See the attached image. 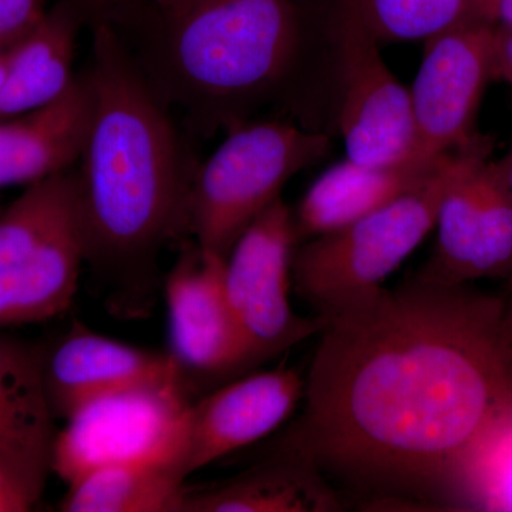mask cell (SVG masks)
Instances as JSON below:
<instances>
[{
  "mask_svg": "<svg viewBox=\"0 0 512 512\" xmlns=\"http://www.w3.org/2000/svg\"><path fill=\"white\" fill-rule=\"evenodd\" d=\"M491 79L512 86V26L494 25Z\"/></svg>",
  "mask_w": 512,
  "mask_h": 512,
  "instance_id": "d4e9b609",
  "label": "cell"
},
{
  "mask_svg": "<svg viewBox=\"0 0 512 512\" xmlns=\"http://www.w3.org/2000/svg\"><path fill=\"white\" fill-rule=\"evenodd\" d=\"M225 259L192 241L165 279L170 355L187 380L251 367L225 291Z\"/></svg>",
  "mask_w": 512,
  "mask_h": 512,
  "instance_id": "7c38bea8",
  "label": "cell"
},
{
  "mask_svg": "<svg viewBox=\"0 0 512 512\" xmlns=\"http://www.w3.org/2000/svg\"><path fill=\"white\" fill-rule=\"evenodd\" d=\"M90 117L86 77L42 109L0 120V190L70 170L82 153Z\"/></svg>",
  "mask_w": 512,
  "mask_h": 512,
  "instance_id": "2e32d148",
  "label": "cell"
},
{
  "mask_svg": "<svg viewBox=\"0 0 512 512\" xmlns=\"http://www.w3.org/2000/svg\"><path fill=\"white\" fill-rule=\"evenodd\" d=\"M83 23L76 6L60 0L12 47L0 84V120L42 109L72 86L77 77L73 73L77 35Z\"/></svg>",
  "mask_w": 512,
  "mask_h": 512,
  "instance_id": "ac0fdd59",
  "label": "cell"
},
{
  "mask_svg": "<svg viewBox=\"0 0 512 512\" xmlns=\"http://www.w3.org/2000/svg\"><path fill=\"white\" fill-rule=\"evenodd\" d=\"M137 30L143 42L127 46L141 72L200 134L247 121L288 82L302 52L293 0H185Z\"/></svg>",
  "mask_w": 512,
  "mask_h": 512,
  "instance_id": "3957f363",
  "label": "cell"
},
{
  "mask_svg": "<svg viewBox=\"0 0 512 512\" xmlns=\"http://www.w3.org/2000/svg\"><path fill=\"white\" fill-rule=\"evenodd\" d=\"M36 504L35 498L22 485L0 470V512L30 511Z\"/></svg>",
  "mask_w": 512,
  "mask_h": 512,
  "instance_id": "484cf974",
  "label": "cell"
},
{
  "mask_svg": "<svg viewBox=\"0 0 512 512\" xmlns=\"http://www.w3.org/2000/svg\"><path fill=\"white\" fill-rule=\"evenodd\" d=\"M0 212H2V208H0Z\"/></svg>",
  "mask_w": 512,
  "mask_h": 512,
  "instance_id": "1f68e13d",
  "label": "cell"
},
{
  "mask_svg": "<svg viewBox=\"0 0 512 512\" xmlns=\"http://www.w3.org/2000/svg\"><path fill=\"white\" fill-rule=\"evenodd\" d=\"M303 389L295 369L279 367L241 377L190 403L181 478L278 429L301 402Z\"/></svg>",
  "mask_w": 512,
  "mask_h": 512,
  "instance_id": "5bb4252c",
  "label": "cell"
},
{
  "mask_svg": "<svg viewBox=\"0 0 512 512\" xmlns=\"http://www.w3.org/2000/svg\"><path fill=\"white\" fill-rule=\"evenodd\" d=\"M150 2L156 6L158 13H167L178 8V6L183 5L185 0H150Z\"/></svg>",
  "mask_w": 512,
  "mask_h": 512,
  "instance_id": "83f0119b",
  "label": "cell"
},
{
  "mask_svg": "<svg viewBox=\"0 0 512 512\" xmlns=\"http://www.w3.org/2000/svg\"><path fill=\"white\" fill-rule=\"evenodd\" d=\"M343 501L328 478L308 461L281 454L202 490H185L180 512H333Z\"/></svg>",
  "mask_w": 512,
  "mask_h": 512,
  "instance_id": "d6986e66",
  "label": "cell"
},
{
  "mask_svg": "<svg viewBox=\"0 0 512 512\" xmlns=\"http://www.w3.org/2000/svg\"><path fill=\"white\" fill-rule=\"evenodd\" d=\"M84 23L92 26L106 25L126 36L140 28L147 18L146 0H70Z\"/></svg>",
  "mask_w": 512,
  "mask_h": 512,
  "instance_id": "603a6c76",
  "label": "cell"
},
{
  "mask_svg": "<svg viewBox=\"0 0 512 512\" xmlns=\"http://www.w3.org/2000/svg\"><path fill=\"white\" fill-rule=\"evenodd\" d=\"M13 46L0 45V84H2L3 79H5L6 69H8L10 50H12Z\"/></svg>",
  "mask_w": 512,
  "mask_h": 512,
  "instance_id": "f1b7e54d",
  "label": "cell"
},
{
  "mask_svg": "<svg viewBox=\"0 0 512 512\" xmlns=\"http://www.w3.org/2000/svg\"><path fill=\"white\" fill-rule=\"evenodd\" d=\"M477 19L498 26H512V0H470Z\"/></svg>",
  "mask_w": 512,
  "mask_h": 512,
  "instance_id": "4316f807",
  "label": "cell"
},
{
  "mask_svg": "<svg viewBox=\"0 0 512 512\" xmlns=\"http://www.w3.org/2000/svg\"><path fill=\"white\" fill-rule=\"evenodd\" d=\"M504 311L466 285L414 278L328 318L285 453L372 498L448 497L512 409Z\"/></svg>",
  "mask_w": 512,
  "mask_h": 512,
  "instance_id": "6da1fadb",
  "label": "cell"
},
{
  "mask_svg": "<svg viewBox=\"0 0 512 512\" xmlns=\"http://www.w3.org/2000/svg\"><path fill=\"white\" fill-rule=\"evenodd\" d=\"M491 156V140L448 153L409 191L348 227L295 249L292 286L326 319L383 291V284L436 227L451 185Z\"/></svg>",
  "mask_w": 512,
  "mask_h": 512,
  "instance_id": "277c9868",
  "label": "cell"
},
{
  "mask_svg": "<svg viewBox=\"0 0 512 512\" xmlns=\"http://www.w3.org/2000/svg\"><path fill=\"white\" fill-rule=\"evenodd\" d=\"M493 23L468 20L424 42L412 89L414 158L434 161L470 146L491 79Z\"/></svg>",
  "mask_w": 512,
  "mask_h": 512,
  "instance_id": "9c48e42d",
  "label": "cell"
},
{
  "mask_svg": "<svg viewBox=\"0 0 512 512\" xmlns=\"http://www.w3.org/2000/svg\"><path fill=\"white\" fill-rule=\"evenodd\" d=\"M83 262L73 167L28 185L0 212V328L46 322L66 312Z\"/></svg>",
  "mask_w": 512,
  "mask_h": 512,
  "instance_id": "8992f818",
  "label": "cell"
},
{
  "mask_svg": "<svg viewBox=\"0 0 512 512\" xmlns=\"http://www.w3.org/2000/svg\"><path fill=\"white\" fill-rule=\"evenodd\" d=\"M90 117L76 185L84 262L109 286L123 315L146 313L157 259L187 229L192 183L171 111L120 33L94 26Z\"/></svg>",
  "mask_w": 512,
  "mask_h": 512,
  "instance_id": "7a4b0ae2",
  "label": "cell"
},
{
  "mask_svg": "<svg viewBox=\"0 0 512 512\" xmlns=\"http://www.w3.org/2000/svg\"><path fill=\"white\" fill-rule=\"evenodd\" d=\"M436 248L416 279L466 285L512 275V195L503 161H481L451 185L436 221Z\"/></svg>",
  "mask_w": 512,
  "mask_h": 512,
  "instance_id": "8fae6325",
  "label": "cell"
},
{
  "mask_svg": "<svg viewBox=\"0 0 512 512\" xmlns=\"http://www.w3.org/2000/svg\"><path fill=\"white\" fill-rule=\"evenodd\" d=\"M296 242L293 212L278 198L242 232L225 259V291L251 367L318 335L328 323L322 315L303 318L293 312Z\"/></svg>",
  "mask_w": 512,
  "mask_h": 512,
  "instance_id": "ba28073f",
  "label": "cell"
},
{
  "mask_svg": "<svg viewBox=\"0 0 512 512\" xmlns=\"http://www.w3.org/2000/svg\"><path fill=\"white\" fill-rule=\"evenodd\" d=\"M187 377L170 353L136 348L80 326L43 353V383L55 419L137 387H184Z\"/></svg>",
  "mask_w": 512,
  "mask_h": 512,
  "instance_id": "4fadbf2b",
  "label": "cell"
},
{
  "mask_svg": "<svg viewBox=\"0 0 512 512\" xmlns=\"http://www.w3.org/2000/svg\"><path fill=\"white\" fill-rule=\"evenodd\" d=\"M43 353L0 335V470L36 501L52 473L57 434L43 383Z\"/></svg>",
  "mask_w": 512,
  "mask_h": 512,
  "instance_id": "9a60e30c",
  "label": "cell"
},
{
  "mask_svg": "<svg viewBox=\"0 0 512 512\" xmlns=\"http://www.w3.org/2000/svg\"><path fill=\"white\" fill-rule=\"evenodd\" d=\"M504 329L507 333V338L512 345V302L510 305H505L504 311Z\"/></svg>",
  "mask_w": 512,
  "mask_h": 512,
  "instance_id": "4dcf8cb0",
  "label": "cell"
},
{
  "mask_svg": "<svg viewBox=\"0 0 512 512\" xmlns=\"http://www.w3.org/2000/svg\"><path fill=\"white\" fill-rule=\"evenodd\" d=\"M448 497L487 511H512V409L471 448Z\"/></svg>",
  "mask_w": 512,
  "mask_h": 512,
  "instance_id": "7402d4cb",
  "label": "cell"
},
{
  "mask_svg": "<svg viewBox=\"0 0 512 512\" xmlns=\"http://www.w3.org/2000/svg\"><path fill=\"white\" fill-rule=\"evenodd\" d=\"M377 42H426L477 19L470 0H346Z\"/></svg>",
  "mask_w": 512,
  "mask_h": 512,
  "instance_id": "44dd1931",
  "label": "cell"
},
{
  "mask_svg": "<svg viewBox=\"0 0 512 512\" xmlns=\"http://www.w3.org/2000/svg\"><path fill=\"white\" fill-rule=\"evenodd\" d=\"M503 161L505 175H507L508 187H510L511 195H512V137L510 150H508L507 156L501 158Z\"/></svg>",
  "mask_w": 512,
  "mask_h": 512,
  "instance_id": "f546056e",
  "label": "cell"
},
{
  "mask_svg": "<svg viewBox=\"0 0 512 512\" xmlns=\"http://www.w3.org/2000/svg\"><path fill=\"white\" fill-rule=\"evenodd\" d=\"M184 481L170 464H119L69 485L64 512H180Z\"/></svg>",
  "mask_w": 512,
  "mask_h": 512,
  "instance_id": "ffe728a7",
  "label": "cell"
},
{
  "mask_svg": "<svg viewBox=\"0 0 512 512\" xmlns=\"http://www.w3.org/2000/svg\"><path fill=\"white\" fill-rule=\"evenodd\" d=\"M46 0H0V45L13 46L45 18Z\"/></svg>",
  "mask_w": 512,
  "mask_h": 512,
  "instance_id": "cb8c5ba5",
  "label": "cell"
},
{
  "mask_svg": "<svg viewBox=\"0 0 512 512\" xmlns=\"http://www.w3.org/2000/svg\"><path fill=\"white\" fill-rule=\"evenodd\" d=\"M329 137L282 120L242 121L192 177L187 229L201 248L227 258L286 183L328 154Z\"/></svg>",
  "mask_w": 512,
  "mask_h": 512,
  "instance_id": "5b68a950",
  "label": "cell"
},
{
  "mask_svg": "<svg viewBox=\"0 0 512 512\" xmlns=\"http://www.w3.org/2000/svg\"><path fill=\"white\" fill-rule=\"evenodd\" d=\"M379 45L345 2L336 29L339 127L346 158L367 165L403 163L414 158L416 146L410 89L384 62Z\"/></svg>",
  "mask_w": 512,
  "mask_h": 512,
  "instance_id": "30bf717a",
  "label": "cell"
},
{
  "mask_svg": "<svg viewBox=\"0 0 512 512\" xmlns=\"http://www.w3.org/2000/svg\"><path fill=\"white\" fill-rule=\"evenodd\" d=\"M188 407L184 387H137L100 397L57 431L52 473L70 485L103 467L170 464L181 478Z\"/></svg>",
  "mask_w": 512,
  "mask_h": 512,
  "instance_id": "52a82bcc",
  "label": "cell"
},
{
  "mask_svg": "<svg viewBox=\"0 0 512 512\" xmlns=\"http://www.w3.org/2000/svg\"><path fill=\"white\" fill-rule=\"evenodd\" d=\"M441 158H410L389 165L360 164L346 158L332 165L306 191L293 214L296 237L312 239L348 227L409 191Z\"/></svg>",
  "mask_w": 512,
  "mask_h": 512,
  "instance_id": "e0dca14e",
  "label": "cell"
}]
</instances>
